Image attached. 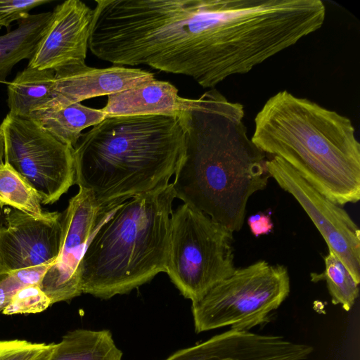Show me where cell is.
Returning <instances> with one entry per match:
<instances>
[{"instance_id": "obj_1", "label": "cell", "mask_w": 360, "mask_h": 360, "mask_svg": "<svg viewBox=\"0 0 360 360\" xmlns=\"http://www.w3.org/2000/svg\"><path fill=\"white\" fill-rule=\"evenodd\" d=\"M184 148L172 183L175 198L231 231L243 225L250 197L270 177L266 155L248 136L244 108L215 89L182 98Z\"/></svg>"}, {"instance_id": "obj_2", "label": "cell", "mask_w": 360, "mask_h": 360, "mask_svg": "<svg viewBox=\"0 0 360 360\" xmlns=\"http://www.w3.org/2000/svg\"><path fill=\"white\" fill-rule=\"evenodd\" d=\"M180 116H107L82 134L73 148L75 184L115 208L169 184L184 148Z\"/></svg>"}, {"instance_id": "obj_3", "label": "cell", "mask_w": 360, "mask_h": 360, "mask_svg": "<svg viewBox=\"0 0 360 360\" xmlns=\"http://www.w3.org/2000/svg\"><path fill=\"white\" fill-rule=\"evenodd\" d=\"M251 140L332 202L360 200V143L349 118L283 90L257 113Z\"/></svg>"}, {"instance_id": "obj_4", "label": "cell", "mask_w": 360, "mask_h": 360, "mask_svg": "<svg viewBox=\"0 0 360 360\" xmlns=\"http://www.w3.org/2000/svg\"><path fill=\"white\" fill-rule=\"evenodd\" d=\"M172 184L121 203L95 231L81 263L82 293L110 299L165 272Z\"/></svg>"}, {"instance_id": "obj_5", "label": "cell", "mask_w": 360, "mask_h": 360, "mask_svg": "<svg viewBox=\"0 0 360 360\" xmlns=\"http://www.w3.org/2000/svg\"><path fill=\"white\" fill-rule=\"evenodd\" d=\"M233 233L186 204L172 212L165 272L185 298L198 301L233 273Z\"/></svg>"}, {"instance_id": "obj_6", "label": "cell", "mask_w": 360, "mask_h": 360, "mask_svg": "<svg viewBox=\"0 0 360 360\" xmlns=\"http://www.w3.org/2000/svg\"><path fill=\"white\" fill-rule=\"evenodd\" d=\"M290 290L286 266L259 260L214 285L200 300L192 302L197 333L230 326L249 330L270 320L271 312L288 297Z\"/></svg>"}, {"instance_id": "obj_7", "label": "cell", "mask_w": 360, "mask_h": 360, "mask_svg": "<svg viewBox=\"0 0 360 360\" xmlns=\"http://www.w3.org/2000/svg\"><path fill=\"white\" fill-rule=\"evenodd\" d=\"M1 125L4 163L36 192L41 204L58 201L75 184L73 148L29 118L8 113Z\"/></svg>"}, {"instance_id": "obj_8", "label": "cell", "mask_w": 360, "mask_h": 360, "mask_svg": "<svg viewBox=\"0 0 360 360\" xmlns=\"http://www.w3.org/2000/svg\"><path fill=\"white\" fill-rule=\"evenodd\" d=\"M115 209L100 205L84 188L70 199L62 213L59 254L39 285L51 304L82 294L81 263L86 248L95 231Z\"/></svg>"}, {"instance_id": "obj_9", "label": "cell", "mask_w": 360, "mask_h": 360, "mask_svg": "<svg viewBox=\"0 0 360 360\" xmlns=\"http://www.w3.org/2000/svg\"><path fill=\"white\" fill-rule=\"evenodd\" d=\"M266 171L303 208L328 245L360 283V230L349 214L318 192L278 156L266 160Z\"/></svg>"}, {"instance_id": "obj_10", "label": "cell", "mask_w": 360, "mask_h": 360, "mask_svg": "<svg viewBox=\"0 0 360 360\" xmlns=\"http://www.w3.org/2000/svg\"><path fill=\"white\" fill-rule=\"evenodd\" d=\"M6 210L0 224V274L53 264L60 251L62 213L37 217Z\"/></svg>"}, {"instance_id": "obj_11", "label": "cell", "mask_w": 360, "mask_h": 360, "mask_svg": "<svg viewBox=\"0 0 360 360\" xmlns=\"http://www.w3.org/2000/svg\"><path fill=\"white\" fill-rule=\"evenodd\" d=\"M93 16L80 0L57 5L27 66L58 72L85 65Z\"/></svg>"}, {"instance_id": "obj_12", "label": "cell", "mask_w": 360, "mask_h": 360, "mask_svg": "<svg viewBox=\"0 0 360 360\" xmlns=\"http://www.w3.org/2000/svg\"><path fill=\"white\" fill-rule=\"evenodd\" d=\"M312 352L311 345L281 336L230 329L165 360H304Z\"/></svg>"}, {"instance_id": "obj_13", "label": "cell", "mask_w": 360, "mask_h": 360, "mask_svg": "<svg viewBox=\"0 0 360 360\" xmlns=\"http://www.w3.org/2000/svg\"><path fill=\"white\" fill-rule=\"evenodd\" d=\"M55 72L53 100L47 108H62L91 98L108 96L155 79L150 72L116 65L96 68L85 65Z\"/></svg>"}, {"instance_id": "obj_14", "label": "cell", "mask_w": 360, "mask_h": 360, "mask_svg": "<svg viewBox=\"0 0 360 360\" xmlns=\"http://www.w3.org/2000/svg\"><path fill=\"white\" fill-rule=\"evenodd\" d=\"M172 84L155 79L107 96L101 110L108 116L174 115L181 97Z\"/></svg>"}, {"instance_id": "obj_15", "label": "cell", "mask_w": 360, "mask_h": 360, "mask_svg": "<svg viewBox=\"0 0 360 360\" xmlns=\"http://www.w3.org/2000/svg\"><path fill=\"white\" fill-rule=\"evenodd\" d=\"M56 72L27 66L7 86L9 114L29 118L34 112L49 108L53 100Z\"/></svg>"}, {"instance_id": "obj_16", "label": "cell", "mask_w": 360, "mask_h": 360, "mask_svg": "<svg viewBox=\"0 0 360 360\" xmlns=\"http://www.w3.org/2000/svg\"><path fill=\"white\" fill-rule=\"evenodd\" d=\"M107 116L101 109L76 103L62 108L37 110L29 119L63 143L74 148L82 130L96 125Z\"/></svg>"}, {"instance_id": "obj_17", "label": "cell", "mask_w": 360, "mask_h": 360, "mask_svg": "<svg viewBox=\"0 0 360 360\" xmlns=\"http://www.w3.org/2000/svg\"><path fill=\"white\" fill-rule=\"evenodd\" d=\"M51 14L52 11L30 14L18 21L17 28L0 36V82H5L15 65L31 59Z\"/></svg>"}, {"instance_id": "obj_18", "label": "cell", "mask_w": 360, "mask_h": 360, "mask_svg": "<svg viewBox=\"0 0 360 360\" xmlns=\"http://www.w3.org/2000/svg\"><path fill=\"white\" fill-rule=\"evenodd\" d=\"M122 356L109 330L79 328L63 336L50 360H122Z\"/></svg>"}, {"instance_id": "obj_19", "label": "cell", "mask_w": 360, "mask_h": 360, "mask_svg": "<svg viewBox=\"0 0 360 360\" xmlns=\"http://www.w3.org/2000/svg\"><path fill=\"white\" fill-rule=\"evenodd\" d=\"M325 269L321 274H311L313 282L326 281L327 288L333 304H340L348 311L359 296V285L341 262L330 250L324 257Z\"/></svg>"}, {"instance_id": "obj_20", "label": "cell", "mask_w": 360, "mask_h": 360, "mask_svg": "<svg viewBox=\"0 0 360 360\" xmlns=\"http://www.w3.org/2000/svg\"><path fill=\"white\" fill-rule=\"evenodd\" d=\"M0 204L37 217L46 213L36 192L4 162H0Z\"/></svg>"}, {"instance_id": "obj_21", "label": "cell", "mask_w": 360, "mask_h": 360, "mask_svg": "<svg viewBox=\"0 0 360 360\" xmlns=\"http://www.w3.org/2000/svg\"><path fill=\"white\" fill-rule=\"evenodd\" d=\"M51 264H43L0 274V312L10 303L13 295L27 285H40Z\"/></svg>"}, {"instance_id": "obj_22", "label": "cell", "mask_w": 360, "mask_h": 360, "mask_svg": "<svg viewBox=\"0 0 360 360\" xmlns=\"http://www.w3.org/2000/svg\"><path fill=\"white\" fill-rule=\"evenodd\" d=\"M56 345L17 339L0 340V360H50Z\"/></svg>"}, {"instance_id": "obj_23", "label": "cell", "mask_w": 360, "mask_h": 360, "mask_svg": "<svg viewBox=\"0 0 360 360\" xmlns=\"http://www.w3.org/2000/svg\"><path fill=\"white\" fill-rule=\"evenodd\" d=\"M51 305V300L39 285H27L20 289L2 311L6 315L36 314Z\"/></svg>"}, {"instance_id": "obj_24", "label": "cell", "mask_w": 360, "mask_h": 360, "mask_svg": "<svg viewBox=\"0 0 360 360\" xmlns=\"http://www.w3.org/2000/svg\"><path fill=\"white\" fill-rule=\"evenodd\" d=\"M52 0H0V24L8 27L13 21L26 18L32 8Z\"/></svg>"}, {"instance_id": "obj_25", "label": "cell", "mask_w": 360, "mask_h": 360, "mask_svg": "<svg viewBox=\"0 0 360 360\" xmlns=\"http://www.w3.org/2000/svg\"><path fill=\"white\" fill-rule=\"evenodd\" d=\"M248 224L251 233L256 237L271 233L274 228L271 217L262 212L250 215Z\"/></svg>"}, {"instance_id": "obj_26", "label": "cell", "mask_w": 360, "mask_h": 360, "mask_svg": "<svg viewBox=\"0 0 360 360\" xmlns=\"http://www.w3.org/2000/svg\"><path fill=\"white\" fill-rule=\"evenodd\" d=\"M1 27H2V26H1V24H0V30L1 29Z\"/></svg>"}]
</instances>
